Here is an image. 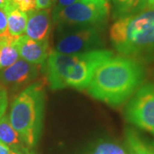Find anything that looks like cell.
I'll return each instance as SVG.
<instances>
[{"label":"cell","mask_w":154,"mask_h":154,"mask_svg":"<svg viewBox=\"0 0 154 154\" xmlns=\"http://www.w3.org/2000/svg\"><path fill=\"white\" fill-rule=\"evenodd\" d=\"M51 32V17L48 10H38L28 12L26 26V36L36 41L48 40Z\"/></svg>","instance_id":"30bf717a"},{"label":"cell","mask_w":154,"mask_h":154,"mask_svg":"<svg viewBox=\"0 0 154 154\" xmlns=\"http://www.w3.org/2000/svg\"><path fill=\"white\" fill-rule=\"evenodd\" d=\"M126 119L138 128L154 134V85L140 88L125 108Z\"/></svg>","instance_id":"8992f818"},{"label":"cell","mask_w":154,"mask_h":154,"mask_svg":"<svg viewBox=\"0 0 154 154\" xmlns=\"http://www.w3.org/2000/svg\"><path fill=\"white\" fill-rule=\"evenodd\" d=\"M108 0H79L70 5L54 10L53 22L61 30L100 27L110 15Z\"/></svg>","instance_id":"5b68a950"},{"label":"cell","mask_w":154,"mask_h":154,"mask_svg":"<svg viewBox=\"0 0 154 154\" xmlns=\"http://www.w3.org/2000/svg\"><path fill=\"white\" fill-rule=\"evenodd\" d=\"M16 45L19 56L32 64L44 63L50 54L48 40L36 41L22 35L16 38Z\"/></svg>","instance_id":"9c48e42d"},{"label":"cell","mask_w":154,"mask_h":154,"mask_svg":"<svg viewBox=\"0 0 154 154\" xmlns=\"http://www.w3.org/2000/svg\"><path fill=\"white\" fill-rule=\"evenodd\" d=\"M8 106V94L6 89L0 84V118L5 115Z\"/></svg>","instance_id":"ac0fdd59"},{"label":"cell","mask_w":154,"mask_h":154,"mask_svg":"<svg viewBox=\"0 0 154 154\" xmlns=\"http://www.w3.org/2000/svg\"><path fill=\"white\" fill-rule=\"evenodd\" d=\"M45 107L44 88L33 83L14 99L9 119L23 144L31 149L36 146L43 125Z\"/></svg>","instance_id":"277c9868"},{"label":"cell","mask_w":154,"mask_h":154,"mask_svg":"<svg viewBox=\"0 0 154 154\" xmlns=\"http://www.w3.org/2000/svg\"><path fill=\"white\" fill-rule=\"evenodd\" d=\"M10 1H11V0H0V8L4 9L5 6L10 3Z\"/></svg>","instance_id":"cb8c5ba5"},{"label":"cell","mask_w":154,"mask_h":154,"mask_svg":"<svg viewBox=\"0 0 154 154\" xmlns=\"http://www.w3.org/2000/svg\"><path fill=\"white\" fill-rule=\"evenodd\" d=\"M11 2L18 10L25 13L35 11L37 9L35 0H11Z\"/></svg>","instance_id":"e0dca14e"},{"label":"cell","mask_w":154,"mask_h":154,"mask_svg":"<svg viewBox=\"0 0 154 154\" xmlns=\"http://www.w3.org/2000/svg\"><path fill=\"white\" fill-rule=\"evenodd\" d=\"M110 38L122 57L154 62V10L146 8L119 17L110 28Z\"/></svg>","instance_id":"3957f363"},{"label":"cell","mask_w":154,"mask_h":154,"mask_svg":"<svg viewBox=\"0 0 154 154\" xmlns=\"http://www.w3.org/2000/svg\"><path fill=\"white\" fill-rule=\"evenodd\" d=\"M16 38L8 33L0 35V70L12 65L19 59Z\"/></svg>","instance_id":"5bb4252c"},{"label":"cell","mask_w":154,"mask_h":154,"mask_svg":"<svg viewBox=\"0 0 154 154\" xmlns=\"http://www.w3.org/2000/svg\"><path fill=\"white\" fill-rule=\"evenodd\" d=\"M0 141L10 147L11 151L28 149L23 144L17 131L11 126L9 116L7 115H4L0 118Z\"/></svg>","instance_id":"4fadbf2b"},{"label":"cell","mask_w":154,"mask_h":154,"mask_svg":"<svg viewBox=\"0 0 154 154\" xmlns=\"http://www.w3.org/2000/svg\"><path fill=\"white\" fill-rule=\"evenodd\" d=\"M125 142L128 154H154V141L143 138L134 128H126Z\"/></svg>","instance_id":"7c38bea8"},{"label":"cell","mask_w":154,"mask_h":154,"mask_svg":"<svg viewBox=\"0 0 154 154\" xmlns=\"http://www.w3.org/2000/svg\"><path fill=\"white\" fill-rule=\"evenodd\" d=\"M113 57L108 50H94L79 54H63L51 51L48 55L45 73L52 90L67 87L87 89L97 68Z\"/></svg>","instance_id":"7a4b0ae2"},{"label":"cell","mask_w":154,"mask_h":154,"mask_svg":"<svg viewBox=\"0 0 154 154\" xmlns=\"http://www.w3.org/2000/svg\"><path fill=\"white\" fill-rule=\"evenodd\" d=\"M7 33V16L4 9L0 8V35Z\"/></svg>","instance_id":"d6986e66"},{"label":"cell","mask_w":154,"mask_h":154,"mask_svg":"<svg viewBox=\"0 0 154 154\" xmlns=\"http://www.w3.org/2000/svg\"><path fill=\"white\" fill-rule=\"evenodd\" d=\"M54 1H56V0H52V2H54Z\"/></svg>","instance_id":"d4e9b609"},{"label":"cell","mask_w":154,"mask_h":154,"mask_svg":"<svg viewBox=\"0 0 154 154\" xmlns=\"http://www.w3.org/2000/svg\"><path fill=\"white\" fill-rule=\"evenodd\" d=\"M11 154H31L30 150H21V151H11Z\"/></svg>","instance_id":"7402d4cb"},{"label":"cell","mask_w":154,"mask_h":154,"mask_svg":"<svg viewBox=\"0 0 154 154\" xmlns=\"http://www.w3.org/2000/svg\"><path fill=\"white\" fill-rule=\"evenodd\" d=\"M91 154H127L124 149L119 145L112 142L99 144Z\"/></svg>","instance_id":"2e32d148"},{"label":"cell","mask_w":154,"mask_h":154,"mask_svg":"<svg viewBox=\"0 0 154 154\" xmlns=\"http://www.w3.org/2000/svg\"><path fill=\"white\" fill-rule=\"evenodd\" d=\"M115 13L118 18L146 9L145 0H113Z\"/></svg>","instance_id":"9a60e30c"},{"label":"cell","mask_w":154,"mask_h":154,"mask_svg":"<svg viewBox=\"0 0 154 154\" xmlns=\"http://www.w3.org/2000/svg\"><path fill=\"white\" fill-rule=\"evenodd\" d=\"M38 10H48L51 6L52 0H35Z\"/></svg>","instance_id":"ffe728a7"},{"label":"cell","mask_w":154,"mask_h":154,"mask_svg":"<svg viewBox=\"0 0 154 154\" xmlns=\"http://www.w3.org/2000/svg\"><path fill=\"white\" fill-rule=\"evenodd\" d=\"M38 74V66L24 59H18L12 65L0 70V84L20 87L35 79Z\"/></svg>","instance_id":"ba28073f"},{"label":"cell","mask_w":154,"mask_h":154,"mask_svg":"<svg viewBox=\"0 0 154 154\" xmlns=\"http://www.w3.org/2000/svg\"><path fill=\"white\" fill-rule=\"evenodd\" d=\"M11 150L6 145L0 141V154H11Z\"/></svg>","instance_id":"44dd1931"},{"label":"cell","mask_w":154,"mask_h":154,"mask_svg":"<svg viewBox=\"0 0 154 154\" xmlns=\"http://www.w3.org/2000/svg\"><path fill=\"white\" fill-rule=\"evenodd\" d=\"M7 16V33L14 38L23 35L26 30L28 16L25 12L18 10L11 2L4 8Z\"/></svg>","instance_id":"8fae6325"},{"label":"cell","mask_w":154,"mask_h":154,"mask_svg":"<svg viewBox=\"0 0 154 154\" xmlns=\"http://www.w3.org/2000/svg\"><path fill=\"white\" fill-rule=\"evenodd\" d=\"M146 1V8L154 10V0H145Z\"/></svg>","instance_id":"603a6c76"},{"label":"cell","mask_w":154,"mask_h":154,"mask_svg":"<svg viewBox=\"0 0 154 154\" xmlns=\"http://www.w3.org/2000/svg\"><path fill=\"white\" fill-rule=\"evenodd\" d=\"M144 78L140 62L122 56L111 57L97 68L87 89L94 99L117 106L140 88Z\"/></svg>","instance_id":"6da1fadb"},{"label":"cell","mask_w":154,"mask_h":154,"mask_svg":"<svg viewBox=\"0 0 154 154\" xmlns=\"http://www.w3.org/2000/svg\"><path fill=\"white\" fill-rule=\"evenodd\" d=\"M102 44L99 27L62 30L55 51L63 54H79L97 50Z\"/></svg>","instance_id":"52a82bcc"}]
</instances>
